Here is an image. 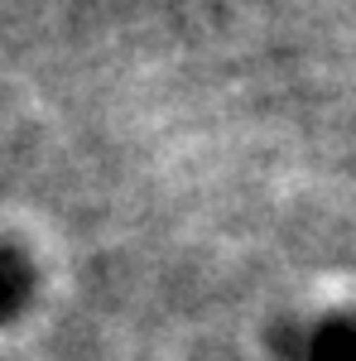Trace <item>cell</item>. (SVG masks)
<instances>
[{
	"label": "cell",
	"instance_id": "1",
	"mask_svg": "<svg viewBox=\"0 0 356 361\" xmlns=\"http://www.w3.org/2000/svg\"><path fill=\"white\" fill-rule=\"evenodd\" d=\"M318 361H356V323H337L318 333Z\"/></svg>",
	"mask_w": 356,
	"mask_h": 361
}]
</instances>
